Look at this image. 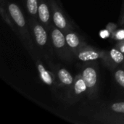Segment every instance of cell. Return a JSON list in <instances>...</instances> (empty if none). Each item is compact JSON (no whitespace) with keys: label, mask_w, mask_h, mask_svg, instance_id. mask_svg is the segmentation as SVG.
<instances>
[{"label":"cell","mask_w":124,"mask_h":124,"mask_svg":"<svg viewBox=\"0 0 124 124\" xmlns=\"http://www.w3.org/2000/svg\"><path fill=\"white\" fill-rule=\"evenodd\" d=\"M120 23H121V25H123L124 26V7H123V12H122L121 16V19H120Z\"/></svg>","instance_id":"20"},{"label":"cell","mask_w":124,"mask_h":124,"mask_svg":"<svg viewBox=\"0 0 124 124\" xmlns=\"http://www.w3.org/2000/svg\"><path fill=\"white\" fill-rule=\"evenodd\" d=\"M53 24L60 30H61L63 33L74 29V26L72 22L68 19L66 15H65L63 10L60 7L59 3L56 0H48Z\"/></svg>","instance_id":"5"},{"label":"cell","mask_w":124,"mask_h":124,"mask_svg":"<svg viewBox=\"0 0 124 124\" xmlns=\"http://www.w3.org/2000/svg\"><path fill=\"white\" fill-rule=\"evenodd\" d=\"M87 86L81 74L78 73L75 77L74 83L72 87L67 92V100L70 104H73L79 100L84 94H86Z\"/></svg>","instance_id":"10"},{"label":"cell","mask_w":124,"mask_h":124,"mask_svg":"<svg viewBox=\"0 0 124 124\" xmlns=\"http://www.w3.org/2000/svg\"><path fill=\"white\" fill-rule=\"evenodd\" d=\"M6 4L12 20L17 28V34L18 35L24 46L29 52L31 56H32L38 51L33 42V36L30 31L31 29L29 30L30 28H28L26 20L21 9L17 4L13 2H8L6 1Z\"/></svg>","instance_id":"1"},{"label":"cell","mask_w":124,"mask_h":124,"mask_svg":"<svg viewBox=\"0 0 124 124\" xmlns=\"http://www.w3.org/2000/svg\"><path fill=\"white\" fill-rule=\"evenodd\" d=\"M122 65H123V66H124V62H123V64H122Z\"/></svg>","instance_id":"21"},{"label":"cell","mask_w":124,"mask_h":124,"mask_svg":"<svg viewBox=\"0 0 124 124\" xmlns=\"http://www.w3.org/2000/svg\"><path fill=\"white\" fill-rule=\"evenodd\" d=\"M111 35H112V33H111V31H110V30L108 29L107 27H106L105 29L102 30V31L100 32V36L102 39L111 38Z\"/></svg>","instance_id":"18"},{"label":"cell","mask_w":124,"mask_h":124,"mask_svg":"<svg viewBox=\"0 0 124 124\" xmlns=\"http://www.w3.org/2000/svg\"><path fill=\"white\" fill-rule=\"evenodd\" d=\"M111 39L116 40V41L124 40V28H117L112 34Z\"/></svg>","instance_id":"17"},{"label":"cell","mask_w":124,"mask_h":124,"mask_svg":"<svg viewBox=\"0 0 124 124\" xmlns=\"http://www.w3.org/2000/svg\"><path fill=\"white\" fill-rule=\"evenodd\" d=\"M28 25L37 51L46 61H51L54 50L49 32L37 19L29 17Z\"/></svg>","instance_id":"2"},{"label":"cell","mask_w":124,"mask_h":124,"mask_svg":"<svg viewBox=\"0 0 124 124\" xmlns=\"http://www.w3.org/2000/svg\"><path fill=\"white\" fill-rule=\"evenodd\" d=\"M109 55V62L108 67L112 70H115L118 66L122 65L124 62V54L121 52L116 46L112 48L108 52Z\"/></svg>","instance_id":"13"},{"label":"cell","mask_w":124,"mask_h":124,"mask_svg":"<svg viewBox=\"0 0 124 124\" xmlns=\"http://www.w3.org/2000/svg\"><path fill=\"white\" fill-rule=\"evenodd\" d=\"M40 56L41 55L38 52L31 56L36 65L39 78L44 84L50 86L52 89H53V90H56V89L60 87L57 83L56 76L52 70H49L47 68L45 67L40 58Z\"/></svg>","instance_id":"7"},{"label":"cell","mask_w":124,"mask_h":124,"mask_svg":"<svg viewBox=\"0 0 124 124\" xmlns=\"http://www.w3.org/2000/svg\"><path fill=\"white\" fill-rule=\"evenodd\" d=\"M50 69L54 72V73L56 76V78L57 81V83L60 87H64L67 89V92L72 87L75 77H73L71 73L65 68L54 65L52 63L51 61H46Z\"/></svg>","instance_id":"9"},{"label":"cell","mask_w":124,"mask_h":124,"mask_svg":"<svg viewBox=\"0 0 124 124\" xmlns=\"http://www.w3.org/2000/svg\"><path fill=\"white\" fill-rule=\"evenodd\" d=\"M49 35L57 55L65 62H71L75 56L67 44L64 33L53 24L49 30Z\"/></svg>","instance_id":"3"},{"label":"cell","mask_w":124,"mask_h":124,"mask_svg":"<svg viewBox=\"0 0 124 124\" xmlns=\"http://www.w3.org/2000/svg\"><path fill=\"white\" fill-rule=\"evenodd\" d=\"M38 1L25 0V7L30 17L38 20Z\"/></svg>","instance_id":"15"},{"label":"cell","mask_w":124,"mask_h":124,"mask_svg":"<svg viewBox=\"0 0 124 124\" xmlns=\"http://www.w3.org/2000/svg\"><path fill=\"white\" fill-rule=\"evenodd\" d=\"M87 86L86 95L89 98L93 100L97 97L98 91V74L97 64L93 61L87 62L82 67L80 73Z\"/></svg>","instance_id":"4"},{"label":"cell","mask_w":124,"mask_h":124,"mask_svg":"<svg viewBox=\"0 0 124 124\" xmlns=\"http://www.w3.org/2000/svg\"><path fill=\"white\" fill-rule=\"evenodd\" d=\"M38 20L49 32L53 22L48 0L38 1Z\"/></svg>","instance_id":"11"},{"label":"cell","mask_w":124,"mask_h":124,"mask_svg":"<svg viewBox=\"0 0 124 124\" xmlns=\"http://www.w3.org/2000/svg\"><path fill=\"white\" fill-rule=\"evenodd\" d=\"M76 57L81 62H87L91 61H95L101 59L104 63L108 66L109 62L108 52L100 50L89 44L83 47L76 55Z\"/></svg>","instance_id":"8"},{"label":"cell","mask_w":124,"mask_h":124,"mask_svg":"<svg viewBox=\"0 0 124 124\" xmlns=\"http://www.w3.org/2000/svg\"><path fill=\"white\" fill-rule=\"evenodd\" d=\"M64 34L67 44L75 57L83 47L88 45L84 39L81 37L76 31H74V29L69 30L65 32Z\"/></svg>","instance_id":"12"},{"label":"cell","mask_w":124,"mask_h":124,"mask_svg":"<svg viewBox=\"0 0 124 124\" xmlns=\"http://www.w3.org/2000/svg\"><path fill=\"white\" fill-rule=\"evenodd\" d=\"M115 46L124 54V40L117 41L116 45H115Z\"/></svg>","instance_id":"19"},{"label":"cell","mask_w":124,"mask_h":124,"mask_svg":"<svg viewBox=\"0 0 124 124\" xmlns=\"http://www.w3.org/2000/svg\"><path fill=\"white\" fill-rule=\"evenodd\" d=\"M114 77L117 84L124 90V67L122 65L114 70Z\"/></svg>","instance_id":"16"},{"label":"cell","mask_w":124,"mask_h":124,"mask_svg":"<svg viewBox=\"0 0 124 124\" xmlns=\"http://www.w3.org/2000/svg\"><path fill=\"white\" fill-rule=\"evenodd\" d=\"M124 116V102H116L105 105L100 112L96 113L94 118L99 123L105 124L109 119Z\"/></svg>","instance_id":"6"},{"label":"cell","mask_w":124,"mask_h":124,"mask_svg":"<svg viewBox=\"0 0 124 124\" xmlns=\"http://www.w3.org/2000/svg\"><path fill=\"white\" fill-rule=\"evenodd\" d=\"M0 14L2 20L10 27L12 30H13L16 33H17V28L12 20V18L7 9L6 0H0Z\"/></svg>","instance_id":"14"}]
</instances>
